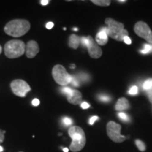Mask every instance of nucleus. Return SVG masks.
<instances>
[{
  "instance_id": "34",
  "label": "nucleus",
  "mask_w": 152,
  "mask_h": 152,
  "mask_svg": "<svg viewBox=\"0 0 152 152\" xmlns=\"http://www.w3.org/2000/svg\"><path fill=\"white\" fill-rule=\"evenodd\" d=\"M148 97H149V101L152 104V93H149V94H148Z\"/></svg>"
},
{
  "instance_id": "40",
  "label": "nucleus",
  "mask_w": 152,
  "mask_h": 152,
  "mask_svg": "<svg viewBox=\"0 0 152 152\" xmlns=\"http://www.w3.org/2000/svg\"><path fill=\"white\" fill-rule=\"evenodd\" d=\"M119 1V2H125V1Z\"/></svg>"
},
{
  "instance_id": "21",
  "label": "nucleus",
  "mask_w": 152,
  "mask_h": 152,
  "mask_svg": "<svg viewBox=\"0 0 152 152\" xmlns=\"http://www.w3.org/2000/svg\"><path fill=\"white\" fill-rule=\"evenodd\" d=\"M135 144H136L137 147V148L140 151H144L146 150L145 144H144V143L142 141V140H136Z\"/></svg>"
},
{
  "instance_id": "11",
  "label": "nucleus",
  "mask_w": 152,
  "mask_h": 152,
  "mask_svg": "<svg viewBox=\"0 0 152 152\" xmlns=\"http://www.w3.org/2000/svg\"><path fill=\"white\" fill-rule=\"evenodd\" d=\"M108 42L107 27L101 28L100 31L96 35V42L98 45H105Z\"/></svg>"
},
{
  "instance_id": "22",
  "label": "nucleus",
  "mask_w": 152,
  "mask_h": 152,
  "mask_svg": "<svg viewBox=\"0 0 152 152\" xmlns=\"http://www.w3.org/2000/svg\"><path fill=\"white\" fill-rule=\"evenodd\" d=\"M118 117L121 120H122L123 121H125V122H129L130 121V118L126 113H125L124 112H120L118 114Z\"/></svg>"
},
{
  "instance_id": "28",
  "label": "nucleus",
  "mask_w": 152,
  "mask_h": 152,
  "mask_svg": "<svg viewBox=\"0 0 152 152\" xmlns=\"http://www.w3.org/2000/svg\"><path fill=\"white\" fill-rule=\"evenodd\" d=\"M80 105H81V107L83 108V109H88V108H90V104H89L87 103V102H82V103L80 104Z\"/></svg>"
},
{
  "instance_id": "9",
  "label": "nucleus",
  "mask_w": 152,
  "mask_h": 152,
  "mask_svg": "<svg viewBox=\"0 0 152 152\" xmlns=\"http://www.w3.org/2000/svg\"><path fill=\"white\" fill-rule=\"evenodd\" d=\"M87 38L89 42L87 48L88 49L89 54L93 58H99L102 55V49L91 36H88Z\"/></svg>"
},
{
  "instance_id": "12",
  "label": "nucleus",
  "mask_w": 152,
  "mask_h": 152,
  "mask_svg": "<svg viewBox=\"0 0 152 152\" xmlns=\"http://www.w3.org/2000/svg\"><path fill=\"white\" fill-rule=\"evenodd\" d=\"M67 99L69 103L74 104V105H77V104H80L83 102H82L83 96H82L80 92L73 89L71 94L67 96Z\"/></svg>"
},
{
  "instance_id": "16",
  "label": "nucleus",
  "mask_w": 152,
  "mask_h": 152,
  "mask_svg": "<svg viewBox=\"0 0 152 152\" xmlns=\"http://www.w3.org/2000/svg\"><path fill=\"white\" fill-rule=\"evenodd\" d=\"M92 3L94 4L101 6V7H107L111 4V1H106V0H92Z\"/></svg>"
},
{
  "instance_id": "1",
  "label": "nucleus",
  "mask_w": 152,
  "mask_h": 152,
  "mask_svg": "<svg viewBox=\"0 0 152 152\" xmlns=\"http://www.w3.org/2000/svg\"><path fill=\"white\" fill-rule=\"evenodd\" d=\"M30 29V23L25 19H14L7 23L4 26V32L14 37H22Z\"/></svg>"
},
{
  "instance_id": "17",
  "label": "nucleus",
  "mask_w": 152,
  "mask_h": 152,
  "mask_svg": "<svg viewBox=\"0 0 152 152\" xmlns=\"http://www.w3.org/2000/svg\"><path fill=\"white\" fill-rule=\"evenodd\" d=\"M98 99L101 101V102H104V103H107V102H109L111 100V96L109 95L106 94H100L98 95L97 96Z\"/></svg>"
},
{
  "instance_id": "33",
  "label": "nucleus",
  "mask_w": 152,
  "mask_h": 152,
  "mask_svg": "<svg viewBox=\"0 0 152 152\" xmlns=\"http://www.w3.org/2000/svg\"><path fill=\"white\" fill-rule=\"evenodd\" d=\"M40 3H41L42 5L45 6V5L48 4L49 3V0H41Z\"/></svg>"
},
{
  "instance_id": "8",
  "label": "nucleus",
  "mask_w": 152,
  "mask_h": 152,
  "mask_svg": "<svg viewBox=\"0 0 152 152\" xmlns=\"http://www.w3.org/2000/svg\"><path fill=\"white\" fill-rule=\"evenodd\" d=\"M134 31L140 37L144 38L148 42L152 44V31L149 26L143 21H139L134 25Z\"/></svg>"
},
{
  "instance_id": "4",
  "label": "nucleus",
  "mask_w": 152,
  "mask_h": 152,
  "mask_svg": "<svg viewBox=\"0 0 152 152\" xmlns=\"http://www.w3.org/2000/svg\"><path fill=\"white\" fill-rule=\"evenodd\" d=\"M26 52V44L18 39H12L7 42L4 46L6 56L9 58H16L21 56Z\"/></svg>"
},
{
  "instance_id": "27",
  "label": "nucleus",
  "mask_w": 152,
  "mask_h": 152,
  "mask_svg": "<svg viewBox=\"0 0 152 152\" xmlns=\"http://www.w3.org/2000/svg\"><path fill=\"white\" fill-rule=\"evenodd\" d=\"M99 119V118L97 115H94V116L91 117L90 120H89V124L92 125Z\"/></svg>"
},
{
  "instance_id": "24",
  "label": "nucleus",
  "mask_w": 152,
  "mask_h": 152,
  "mask_svg": "<svg viewBox=\"0 0 152 152\" xmlns=\"http://www.w3.org/2000/svg\"><path fill=\"white\" fill-rule=\"evenodd\" d=\"M71 83L73 87H79L80 86V81L75 75H72V79H71Z\"/></svg>"
},
{
  "instance_id": "36",
  "label": "nucleus",
  "mask_w": 152,
  "mask_h": 152,
  "mask_svg": "<svg viewBox=\"0 0 152 152\" xmlns=\"http://www.w3.org/2000/svg\"><path fill=\"white\" fill-rule=\"evenodd\" d=\"M4 151V149L3 147H1V146H0V152H2Z\"/></svg>"
},
{
  "instance_id": "10",
  "label": "nucleus",
  "mask_w": 152,
  "mask_h": 152,
  "mask_svg": "<svg viewBox=\"0 0 152 152\" xmlns=\"http://www.w3.org/2000/svg\"><path fill=\"white\" fill-rule=\"evenodd\" d=\"M39 52V45L36 41L30 40L28 42L26 45V56L29 58H33Z\"/></svg>"
},
{
  "instance_id": "5",
  "label": "nucleus",
  "mask_w": 152,
  "mask_h": 152,
  "mask_svg": "<svg viewBox=\"0 0 152 152\" xmlns=\"http://www.w3.org/2000/svg\"><path fill=\"white\" fill-rule=\"evenodd\" d=\"M52 76L57 84L61 86H66L71 82L72 75H70L66 68L60 64H56L54 66L52 69Z\"/></svg>"
},
{
  "instance_id": "3",
  "label": "nucleus",
  "mask_w": 152,
  "mask_h": 152,
  "mask_svg": "<svg viewBox=\"0 0 152 152\" xmlns=\"http://www.w3.org/2000/svg\"><path fill=\"white\" fill-rule=\"evenodd\" d=\"M107 25L108 36L117 41H123L125 37L128 36V32L124 28V25L113 19L107 18L105 20Z\"/></svg>"
},
{
  "instance_id": "20",
  "label": "nucleus",
  "mask_w": 152,
  "mask_h": 152,
  "mask_svg": "<svg viewBox=\"0 0 152 152\" xmlns=\"http://www.w3.org/2000/svg\"><path fill=\"white\" fill-rule=\"evenodd\" d=\"M61 122L63 123V125H65V126H70L73 124V121L71 118L67 117V116H64L61 119Z\"/></svg>"
},
{
  "instance_id": "6",
  "label": "nucleus",
  "mask_w": 152,
  "mask_h": 152,
  "mask_svg": "<svg viewBox=\"0 0 152 152\" xmlns=\"http://www.w3.org/2000/svg\"><path fill=\"white\" fill-rule=\"evenodd\" d=\"M121 126L114 121H109L106 125L107 135L112 141L116 143H121L125 140V137L121 133Z\"/></svg>"
},
{
  "instance_id": "23",
  "label": "nucleus",
  "mask_w": 152,
  "mask_h": 152,
  "mask_svg": "<svg viewBox=\"0 0 152 152\" xmlns=\"http://www.w3.org/2000/svg\"><path fill=\"white\" fill-rule=\"evenodd\" d=\"M72 91H73V89L70 88V87H62V88L61 89V92L62 94L66 95V96L71 94Z\"/></svg>"
},
{
  "instance_id": "26",
  "label": "nucleus",
  "mask_w": 152,
  "mask_h": 152,
  "mask_svg": "<svg viewBox=\"0 0 152 152\" xmlns=\"http://www.w3.org/2000/svg\"><path fill=\"white\" fill-rule=\"evenodd\" d=\"M80 42L82 43V45H83V47H87L89 42L88 38H87V37H82L80 38Z\"/></svg>"
},
{
  "instance_id": "31",
  "label": "nucleus",
  "mask_w": 152,
  "mask_h": 152,
  "mask_svg": "<svg viewBox=\"0 0 152 152\" xmlns=\"http://www.w3.org/2000/svg\"><path fill=\"white\" fill-rule=\"evenodd\" d=\"M4 140V134L3 131L0 130V144L2 143Z\"/></svg>"
},
{
  "instance_id": "38",
  "label": "nucleus",
  "mask_w": 152,
  "mask_h": 152,
  "mask_svg": "<svg viewBox=\"0 0 152 152\" xmlns=\"http://www.w3.org/2000/svg\"><path fill=\"white\" fill-rule=\"evenodd\" d=\"M73 30H75V31H77V30H78V29H77V28H73Z\"/></svg>"
},
{
  "instance_id": "7",
  "label": "nucleus",
  "mask_w": 152,
  "mask_h": 152,
  "mask_svg": "<svg viewBox=\"0 0 152 152\" xmlns=\"http://www.w3.org/2000/svg\"><path fill=\"white\" fill-rule=\"evenodd\" d=\"M10 86L13 93L20 97H25L27 93L31 90V87H30V85L26 81L20 79L13 80L11 82Z\"/></svg>"
},
{
  "instance_id": "39",
  "label": "nucleus",
  "mask_w": 152,
  "mask_h": 152,
  "mask_svg": "<svg viewBox=\"0 0 152 152\" xmlns=\"http://www.w3.org/2000/svg\"><path fill=\"white\" fill-rule=\"evenodd\" d=\"M75 67V66L73 65V66H71V68H74Z\"/></svg>"
},
{
  "instance_id": "25",
  "label": "nucleus",
  "mask_w": 152,
  "mask_h": 152,
  "mask_svg": "<svg viewBox=\"0 0 152 152\" xmlns=\"http://www.w3.org/2000/svg\"><path fill=\"white\" fill-rule=\"evenodd\" d=\"M128 94L130 95H136L138 94V87L135 86H132L128 91Z\"/></svg>"
},
{
  "instance_id": "32",
  "label": "nucleus",
  "mask_w": 152,
  "mask_h": 152,
  "mask_svg": "<svg viewBox=\"0 0 152 152\" xmlns=\"http://www.w3.org/2000/svg\"><path fill=\"white\" fill-rule=\"evenodd\" d=\"M53 27H54V23L48 22L46 24V28H47V29L50 30V29H52Z\"/></svg>"
},
{
  "instance_id": "35",
  "label": "nucleus",
  "mask_w": 152,
  "mask_h": 152,
  "mask_svg": "<svg viewBox=\"0 0 152 152\" xmlns=\"http://www.w3.org/2000/svg\"><path fill=\"white\" fill-rule=\"evenodd\" d=\"M64 152H68V151H69V149H68V148H64Z\"/></svg>"
},
{
  "instance_id": "37",
  "label": "nucleus",
  "mask_w": 152,
  "mask_h": 152,
  "mask_svg": "<svg viewBox=\"0 0 152 152\" xmlns=\"http://www.w3.org/2000/svg\"><path fill=\"white\" fill-rule=\"evenodd\" d=\"M1 52H2V47H1V45H0V54H1Z\"/></svg>"
},
{
  "instance_id": "14",
  "label": "nucleus",
  "mask_w": 152,
  "mask_h": 152,
  "mask_svg": "<svg viewBox=\"0 0 152 152\" xmlns=\"http://www.w3.org/2000/svg\"><path fill=\"white\" fill-rule=\"evenodd\" d=\"M80 43V38L78 36L73 34L70 36L69 40H68V45L71 48L76 49L78 48Z\"/></svg>"
},
{
  "instance_id": "41",
  "label": "nucleus",
  "mask_w": 152,
  "mask_h": 152,
  "mask_svg": "<svg viewBox=\"0 0 152 152\" xmlns=\"http://www.w3.org/2000/svg\"><path fill=\"white\" fill-rule=\"evenodd\" d=\"M151 52H152V45H151Z\"/></svg>"
},
{
  "instance_id": "13",
  "label": "nucleus",
  "mask_w": 152,
  "mask_h": 152,
  "mask_svg": "<svg viewBox=\"0 0 152 152\" xmlns=\"http://www.w3.org/2000/svg\"><path fill=\"white\" fill-rule=\"evenodd\" d=\"M130 109V103L128 100L124 97L120 98L116 102L115 106V109L116 111H123Z\"/></svg>"
},
{
  "instance_id": "42",
  "label": "nucleus",
  "mask_w": 152,
  "mask_h": 152,
  "mask_svg": "<svg viewBox=\"0 0 152 152\" xmlns=\"http://www.w3.org/2000/svg\"><path fill=\"white\" fill-rule=\"evenodd\" d=\"M20 152H22V151H20Z\"/></svg>"
},
{
  "instance_id": "15",
  "label": "nucleus",
  "mask_w": 152,
  "mask_h": 152,
  "mask_svg": "<svg viewBox=\"0 0 152 152\" xmlns=\"http://www.w3.org/2000/svg\"><path fill=\"white\" fill-rule=\"evenodd\" d=\"M142 87L144 90L149 91V93L152 92V78H149L143 83Z\"/></svg>"
},
{
  "instance_id": "19",
  "label": "nucleus",
  "mask_w": 152,
  "mask_h": 152,
  "mask_svg": "<svg viewBox=\"0 0 152 152\" xmlns=\"http://www.w3.org/2000/svg\"><path fill=\"white\" fill-rule=\"evenodd\" d=\"M140 52L143 54H149V53L151 52V45H149V44H144L143 45V49L140 50Z\"/></svg>"
},
{
  "instance_id": "30",
  "label": "nucleus",
  "mask_w": 152,
  "mask_h": 152,
  "mask_svg": "<svg viewBox=\"0 0 152 152\" xmlns=\"http://www.w3.org/2000/svg\"><path fill=\"white\" fill-rule=\"evenodd\" d=\"M123 41H124V42H125L127 44V45H130L131 43H132V41H131L130 38L128 37V36H126V37H125L124 39H123Z\"/></svg>"
},
{
  "instance_id": "18",
  "label": "nucleus",
  "mask_w": 152,
  "mask_h": 152,
  "mask_svg": "<svg viewBox=\"0 0 152 152\" xmlns=\"http://www.w3.org/2000/svg\"><path fill=\"white\" fill-rule=\"evenodd\" d=\"M77 77V79L79 80V81H84V82H88L90 80V76L87 74L85 73H80L77 74V76H76Z\"/></svg>"
},
{
  "instance_id": "2",
  "label": "nucleus",
  "mask_w": 152,
  "mask_h": 152,
  "mask_svg": "<svg viewBox=\"0 0 152 152\" xmlns=\"http://www.w3.org/2000/svg\"><path fill=\"white\" fill-rule=\"evenodd\" d=\"M68 134L72 140L70 150L73 152L81 151L86 144V136L84 130L79 126H71L68 129Z\"/></svg>"
},
{
  "instance_id": "29",
  "label": "nucleus",
  "mask_w": 152,
  "mask_h": 152,
  "mask_svg": "<svg viewBox=\"0 0 152 152\" xmlns=\"http://www.w3.org/2000/svg\"><path fill=\"white\" fill-rule=\"evenodd\" d=\"M39 103H40V102H39V100L38 99H34L33 100V102H32V104L35 106H39Z\"/></svg>"
}]
</instances>
